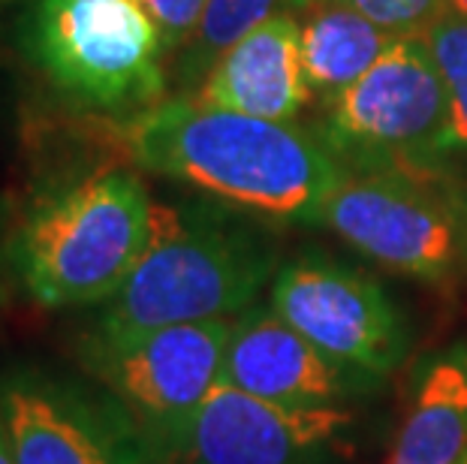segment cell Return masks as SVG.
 Masks as SVG:
<instances>
[{"label":"cell","mask_w":467,"mask_h":464,"mask_svg":"<svg viewBox=\"0 0 467 464\" xmlns=\"http://www.w3.org/2000/svg\"><path fill=\"white\" fill-rule=\"evenodd\" d=\"M277 253L254 223L154 202L151 242L127 284L106 302L97 332L226 320L272 281Z\"/></svg>","instance_id":"cell-2"},{"label":"cell","mask_w":467,"mask_h":464,"mask_svg":"<svg viewBox=\"0 0 467 464\" xmlns=\"http://www.w3.org/2000/svg\"><path fill=\"white\" fill-rule=\"evenodd\" d=\"M317 0H205L193 39L178 52V78L184 88H200L214 61L238 43L242 36L256 31L268 18L296 15L311 9Z\"/></svg>","instance_id":"cell-15"},{"label":"cell","mask_w":467,"mask_h":464,"mask_svg":"<svg viewBox=\"0 0 467 464\" xmlns=\"http://www.w3.org/2000/svg\"><path fill=\"white\" fill-rule=\"evenodd\" d=\"M422 39L450 100V130H446L443 154L446 160L467 157V15L443 9L422 31Z\"/></svg>","instance_id":"cell-16"},{"label":"cell","mask_w":467,"mask_h":464,"mask_svg":"<svg viewBox=\"0 0 467 464\" xmlns=\"http://www.w3.org/2000/svg\"><path fill=\"white\" fill-rule=\"evenodd\" d=\"M335 4L359 9L371 22L389 34H422L443 13V0H335Z\"/></svg>","instance_id":"cell-17"},{"label":"cell","mask_w":467,"mask_h":464,"mask_svg":"<svg viewBox=\"0 0 467 464\" xmlns=\"http://www.w3.org/2000/svg\"><path fill=\"white\" fill-rule=\"evenodd\" d=\"M4 407L16 464H112L97 428L52 392L13 387Z\"/></svg>","instance_id":"cell-14"},{"label":"cell","mask_w":467,"mask_h":464,"mask_svg":"<svg viewBox=\"0 0 467 464\" xmlns=\"http://www.w3.org/2000/svg\"><path fill=\"white\" fill-rule=\"evenodd\" d=\"M230 335V320L175 323L121 335L94 332L88 338V368L127 407L178 438L221 383Z\"/></svg>","instance_id":"cell-8"},{"label":"cell","mask_w":467,"mask_h":464,"mask_svg":"<svg viewBox=\"0 0 467 464\" xmlns=\"http://www.w3.org/2000/svg\"><path fill=\"white\" fill-rule=\"evenodd\" d=\"M443 9H450V13H459V15H467V0H443Z\"/></svg>","instance_id":"cell-20"},{"label":"cell","mask_w":467,"mask_h":464,"mask_svg":"<svg viewBox=\"0 0 467 464\" xmlns=\"http://www.w3.org/2000/svg\"><path fill=\"white\" fill-rule=\"evenodd\" d=\"M154 202L139 175L97 170L39 196L13 242V263L46 308L115 299L151 242Z\"/></svg>","instance_id":"cell-3"},{"label":"cell","mask_w":467,"mask_h":464,"mask_svg":"<svg viewBox=\"0 0 467 464\" xmlns=\"http://www.w3.org/2000/svg\"><path fill=\"white\" fill-rule=\"evenodd\" d=\"M450 100L422 34H407L350 91L323 108L314 136L344 172L443 166Z\"/></svg>","instance_id":"cell-6"},{"label":"cell","mask_w":467,"mask_h":464,"mask_svg":"<svg viewBox=\"0 0 467 464\" xmlns=\"http://www.w3.org/2000/svg\"><path fill=\"white\" fill-rule=\"evenodd\" d=\"M268 304L323 356L365 380L389 374L407 353V325L389 293L332 256L281 265Z\"/></svg>","instance_id":"cell-7"},{"label":"cell","mask_w":467,"mask_h":464,"mask_svg":"<svg viewBox=\"0 0 467 464\" xmlns=\"http://www.w3.org/2000/svg\"><path fill=\"white\" fill-rule=\"evenodd\" d=\"M31 57L76 106L130 112L163 103L166 46L133 0H36Z\"/></svg>","instance_id":"cell-5"},{"label":"cell","mask_w":467,"mask_h":464,"mask_svg":"<svg viewBox=\"0 0 467 464\" xmlns=\"http://www.w3.org/2000/svg\"><path fill=\"white\" fill-rule=\"evenodd\" d=\"M467 456V341L429 359L386 464H459Z\"/></svg>","instance_id":"cell-12"},{"label":"cell","mask_w":467,"mask_h":464,"mask_svg":"<svg viewBox=\"0 0 467 464\" xmlns=\"http://www.w3.org/2000/svg\"><path fill=\"white\" fill-rule=\"evenodd\" d=\"M133 163L265 221L317 223L344 170L293 121L163 100L124 124Z\"/></svg>","instance_id":"cell-1"},{"label":"cell","mask_w":467,"mask_h":464,"mask_svg":"<svg viewBox=\"0 0 467 464\" xmlns=\"http://www.w3.org/2000/svg\"><path fill=\"white\" fill-rule=\"evenodd\" d=\"M191 100L233 108V112L296 121L314 103L302 64L299 18L277 15L214 61Z\"/></svg>","instance_id":"cell-11"},{"label":"cell","mask_w":467,"mask_h":464,"mask_svg":"<svg viewBox=\"0 0 467 464\" xmlns=\"http://www.w3.org/2000/svg\"><path fill=\"white\" fill-rule=\"evenodd\" d=\"M0 464H16L13 443H9V431H6V419L4 417H0Z\"/></svg>","instance_id":"cell-19"},{"label":"cell","mask_w":467,"mask_h":464,"mask_svg":"<svg viewBox=\"0 0 467 464\" xmlns=\"http://www.w3.org/2000/svg\"><path fill=\"white\" fill-rule=\"evenodd\" d=\"M459 464H467V456H464V459H462V461H459Z\"/></svg>","instance_id":"cell-21"},{"label":"cell","mask_w":467,"mask_h":464,"mask_svg":"<svg viewBox=\"0 0 467 464\" xmlns=\"http://www.w3.org/2000/svg\"><path fill=\"white\" fill-rule=\"evenodd\" d=\"M317 226L416 281L443 284L467 269V187L443 166L344 172Z\"/></svg>","instance_id":"cell-4"},{"label":"cell","mask_w":467,"mask_h":464,"mask_svg":"<svg viewBox=\"0 0 467 464\" xmlns=\"http://www.w3.org/2000/svg\"><path fill=\"white\" fill-rule=\"evenodd\" d=\"M299 36L307 88L323 108L350 91L399 39V34H389L359 9L335 0H317L305 9Z\"/></svg>","instance_id":"cell-13"},{"label":"cell","mask_w":467,"mask_h":464,"mask_svg":"<svg viewBox=\"0 0 467 464\" xmlns=\"http://www.w3.org/2000/svg\"><path fill=\"white\" fill-rule=\"evenodd\" d=\"M347 428L341 407H290L221 380L175 440L187 464H320Z\"/></svg>","instance_id":"cell-9"},{"label":"cell","mask_w":467,"mask_h":464,"mask_svg":"<svg viewBox=\"0 0 467 464\" xmlns=\"http://www.w3.org/2000/svg\"><path fill=\"white\" fill-rule=\"evenodd\" d=\"M142 13L151 18L163 36L166 55H175L191 43L200 18L205 13V0H133Z\"/></svg>","instance_id":"cell-18"},{"label":"cell","mask_w":467,"mask_h":464,"mask_svg":"<svg viewBox=\"0 0 467 464\" xmlns=\"http://www.w3.org/2000/svg\"><path fill=\"white\" fill-rule=\"evenodd\" d=\"M221 380L263 401L337 407V401H344L365 377L323 356L268 304L242 311L233 323Z\"/></svg>","instance_id":"cell-10"}]
</instances>
